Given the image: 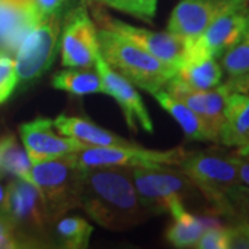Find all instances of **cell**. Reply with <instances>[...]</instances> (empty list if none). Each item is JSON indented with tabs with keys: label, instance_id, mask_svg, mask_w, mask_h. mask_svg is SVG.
I'll use <instances>...</instances> for the list:
<instances>
[{
	"label": "cell",
	"instance_id": "obj_11",
	"mask_svg": "<svg viewBox=\"0 0 249 249\" xmlns=\"http://www.w3.org/2000/svg\"><path fill=\"white\" fill-rule=\"evenodd\" d=\"M249 13V0H237L224 10L196 39H188L186 53L220 58L242 34Z\"/></svg>",
	"mask_w": 249,
	"mask_h": 249
},
{
	"label": "cell",
	"instance_id": "obj_28",
	"mask_svg": "<svg viewBox=\"0 0 249 249\" xmlns=\"http://www.w3.org/2000/svg\"><path fill=\"white\" fill-rule=\"evenodd\" d=\"M229 230V249H249V226L235 222Z\"/></svg>",
	"mask_w": 249,
	"mask_h": 249
},
{
	"label": "cell",
	"instance_id": "obj_31",
	"mask_svg": "<svg viewBox=\"0 0 249 249\" xmlns=\"http://www.w3.org/2000/svg\"><path fill=\"white\" fill-rule=\"evenodd\" d=\"M227 85L231 90V93H247L249 94V72L237 75V76H230L227 80Z\"/></svg>",
	"mask_w": 249,
	"mask_h": 249
},
{
	"label": "cell",
	"instance_id": "obj_33",
	"mask_svg": "<svg viewBox=\"0 0 249 249\" xmlns=\"http://www.w3.org/2000/svg\"><path fill=\"white\" fill-rule=\"evenodd\" d=\"M88 1H103V0H88Z\"/></svg>",
	"mask_w": 249,
	"mask_h": 249
},
{
	"label": "cell",
	"instance_id": "obj_21",
	"mask_svg": "<svg viewBox=\"0 0 249 249\" xmlns=\"http://www.w3.org/2000/svg\"><path fill=\"white\" fill-rule=\"evenodd\" d=\"M91 232L93 226L83 217L62 216L54 223L53 240L62 248H88Z\"/></svg>",
	"mask_w": 249,
	"mask_h": 249
},
{
	"label": "cell",
	"instance_id": "obj_23",
	"mask_svg": "<svg viewBox=\"0 0 249 249\" xmlns=\"http://www.w3.org/2000/svg\"><path fill=\"white\" fill-rule=\"evenodd\" d=\"M220 65L230 76L249 72V13L245 28L237 42L220 57Z\"/></svg>",
	"mask_w": 249,
	"mask_h": 249
},
{
	"label": "cell",
	"instance_id": "obj_13",
	"mask_svg": "<svg viewBox=\"0 0 249 249\" xmlns=\"http://www.w3.org/2000/svg\"><path fill=\"white\" fill-rule=\"evenodd\" d=\"M54 129L53 119L42 116L19 126V136L31 163L75 154L89 147L72 137L55 133Z\"/></svg>",
	"mask_w": 249,
	"mask_h": 249
},
{
	"label": "cell",
	"instance_id": "obj_16",
	"mask_svg": "<svg viewBox=\"0 0 249 249\" xmlns=\"http://www.w3.org/2000/svg\"><path fill=\"white\" fill-rule=\"evenodd\" d=\"M219 142L227 147H249V94L231 93L224 108Z\"/></svg>",
	"mask_w": 249,
	"mask_h": 249
},
{
	"label": "cell",
	"instance_id": "obj_7",
	"mask_svg": "<svg viewBox=\"0 0 249 249\" xmlns=\"http://www.w3.org/2000/svg\"><path fill=\"white\" fill-rule=\"evenodd\" d=\"M60 13L39 21L28 31L17 47L16 71L19 83L39 79L52 68L60 50Z\"/></svg>",
	"mask_w": 249,
	"mask_h": 249
},
{
	"label": "cell",
	"instance_id": "obj_30",
	"mask_svg": "<svg viewBox=\"0 0 249 249\" xmlns=\"http://www.w3.org/2000/svg\"><path fill=\"white\" fill-rule=\"evenodd\" d=\"M21 244L10 230L7 223L0 219V248H18Z\"/></svg>",
	"mask_w": 249,
	"mask_h": 249
},
{
	"label": "cell",
	"instance_id": "obj_10",
	"mask_svg": "<svg viewBox=\"0 0 249 249\" xmlns=\"http://www.w3.org/2000/svg\"><path fill=\"white\" fill-rule=\"evenodd\" d=\"M94 17L98 27L106 28L118 35L124 36L127 40L140 46L145 52L152 54L155 58H158L165 65L178 72V67L186 55L187 45H188L187 37L172 34L169 31L157 32L148 28L130 25L118 18L108 16L107 13L101 10H96Z\"/></svg>",
	"mask_w": 249,
	"mask_h": 249
},
{
	"label": "cell",
	"instance_id": "obj_15",
	"mask_svg": "<svg viewBox=\"0 0 249 249\" xmlns=\"http://www.w3.org/2000/svg\"><path fill=\"white\" fill-rule=\"evenodd\" d=\"M222 79L223 68L217 58L186 53L170 82L186 89L205 91L219 86Z\"/></svg>",
	"mask_w": 249,
	"mask_h": 249
},
{
	"label": "cell",
	"instance_id": "obj_32",
	"mask_svg": "<svg viewBox=\"0 0 249 249\" xmlns=\"http://www.w3.org/2000/svg\"><path fill=\"white\" fill-rule=\"evenodd\" d=\"M4 204H6V187L0 183V219L4 220Z\"/></svg>",
	"mask_w": 249,
	"mask_h": 249
},
{
	"label": "cell",
	"instance_id": "obj_17",
	"mask_svg": "<svg viewBox=\"0 0 249 249\" xmlns=\"http://www.w3.org/2000/svg\"><path fill=\"white\" fill-rule=\"evenodd\" d=\"M53 124L57 132L72 137L89 147H111V145L133 144L124 137L79 116H68L61 114L53 119Z\"/></svg>",
	"mask_w": 249,
	"mask_h": 249
},
{
	"label": "cell",
	"instance_id": "obj_12",
	"mask_svg": "<svg viewBox=\"0 0 249 249\" xmlns=\"http://www.w3.org/2000/svg\"><path fill=\"white\" fill-rule=\"evenodd\" d=\"M94 68L103 80L104 93L115 98L118 106L124 112V121L129 126V129L133 133H137L139 127H142L145 132L152 133L154 124H152L151 116L148 114L142 96L133 83H130L129 80L124 79V76H121L118 72L114 71L107 62L103 60L101 54H98V57L96 58Z\"/></svg>",
	"mask_w": 249,
	"mask_h": 249
},
{
	"label": "cell",
	"instance_id": "obj_25",
	"mask_svg": "<svg viewBox=\"0 0 249 249\" xmlns=\"http://www.w3.org/2000/svg\"><path fill=\"white\" fill-rule=\"evenodd\" d=\"M18 83L16 60L7 50L0 49V104L7 101Z\"/></svg>",
	"mask_w": 249,
	"mask_h": 249
},
{
	"label": "cell",
	"instance_id": "obj_19",
	"mask_svg": "<svg viewBox=\"0 0 249 249\" xmlns=\"http://www.w3.org/2000/svg\"><path fill=\"white\" fill-rule=\"evenodd\" d=\"M169 213L173 223L166 230V240L176 248H196V242L201 238L208 226L219 223L213 217H198L187 211L184 204L172 206Z\"/></svg>",
	"mask_w": 249,
	"mask_h": 249
},
{
	"label": "cell",
	"instance_id": "obj_26",
	"mask_svg": "<svg viewBox=\"0 0 249 249\" xmlns=\"http://www.w3.org/2000/svg\"><path fill=\"white\" fill-rule=\"evenodd\" d=\"M226 217H230L238 223L249 226V188L241 184L235 188L229 198V208Z\"/></svg>",
	"mask_w": 249,
	"mask_h": 249
},
{
	"label": "cell",
	"instance_id": "obj_18",
	"mask_svg": "<svg viewBox=\"0 0 249 249\" xmlns=\"http://www.w3.org/2000/svg\"><path fill=\"white\" fill-rule=\"evenodd\" d=\"M152 97L178 122L188 140L219 142L217 137L209 129V126L205 124L204 119L196 114L191 108L187 107L184 103H181L180 100L169 94L166 90L160 89L152 93Z\"/></svg>",
	"mask_w": 249,
	"mask_h": 249
},
{
	"label": "cell",
	"instance_id": "obj_20",
	"mask_svg": "<svg viewBox=\"0 0 249 249\" xmlns=\"http://www.w3.org/2000/svg\"><path fill=\"white\" fill-rule=\"evenodd\" d=\"M54 89L73 96L104 93V85L98 72L91 68H67L57 72L52 79Z\"/></svg>",
	"mask_w": 249,
	"mask_h": 249
},
{
	"label": "cell",
	"instance_id": "obj_5",
	"mask_svg": "<svg viewBox=\"0 0 249 249\" xmlns=\"http://www.w3.org/2000/svg\"><path fill=\"white\" fill-rule=\"evenodd\" d=\"M178 168L202 193L214 213L223 216L227 213L229 198L242 184L231 152H188Z\"/></svg>",
	"mask_w": 249,
	"mask_h": 249
},
{
	"label": "cell",
	"instance_id": "obj_3",
	"mask_svg": "<svg viewBox=\"0 0 249 249\" xmlns=\"http://www.w3.org/2000/svg\"><path fill=\"white\" fill-rule=\"evenodd\" d=\"M85 170L75 154L32 163L25 178L39 190L54 223L68 211L80 208Z\"/></svg>",
	"mask_w": 249,
	"mask_h": 249
},
{
	"label": "cell",
	"instance_id": "obj_29",
	"mask_svg": "<svg viewBox=\"0 0 249 249\" xmlns=\"http://www.w3.org/2000/svg\"><path fill=\"white\" fill-rule=\"evenodd\" d=\"M29 1L35 11L37 21H42L53 14L60 13L65 3V0H29Z\"/></svg>",
	"mask_w": 249,
	"mask_h": 249
},
{
	"label": "cell",
	"instance_id": "obj_2",
	"mask_svg": "<svg viewBox=\"0 0 249 249\" xmlns=\"http://www.w3.org/2000/svg\"><path fill=\"white\" fill-rule=\"evenodd\" d=\"M97 28L98 46L103 60L136 88L152 94L165 89L168 82L175 76L176 71L173 68L165 65L140 46L109 29Z\"/></svg>",
	"mask_w": 249,
	"mask_h": 249
},
{
	"label": "cell",
	"instance_id": "obj_6",
	"mask_svg": "<svg viewBox=\"0 0 249 249\" xmlns=\"http://www.w3.org/2000/svg\"><path fill=\"white\" fill-rule=\"evenodd\" d=\"M132 178L142 205L152 214L165 213L184 204L196 186L178 166H134Z\"/></svg>",
	"mask_w": 249,
	"mask_h": 249
},
{
	"label": "cell",
	"instance_id": "obj_4",
	"mask_svg": "<svg viewBox=\"0 0 249 249\" xmlns=\"http://www.w3.org/2000/svg\"><path fill=\"white\" fill-rule=\"evenodd\" d=\"M4 222L21 247L53 241L54 222L39 190L27 178H16L6 187Z\"/></svg>",
	"mask_w": 249,
	"mask_h": 249
},
{
	"label": "cell",
	"instance_id": "obj_14",
	"mask_svg": "<svg viewBox=\"0 0 249 249\" xmlns=\"http://www.w3.org/2000/svg\"><path fill=\"white\" fill-rule=\"evenodd\" d=\"M237 0H180L170 14L166 29L196 39Z\"/></svg>",
	"mask_w": 249,
	"mask_h": 249
},
{
	"label": "cell",
	"instance_id": "obj_27",
	"mask_svg": "<svg viewBox=\"0 0 249 249\" xmlns=\"http://www.w3.org/2000/svg\"><path fill=\"white\" fill-rule=\"evenodd\" d=\"M196 248L199 249H229V230L227 227L214 223L206 227L204 234L196 242Z\"/></svg>",
	"mask_w": 249,
	"mask_h": 249
},
{
	"label": "cell",
	"instance_id": "obj_22",
	"mask_svg": "<svg viewBox=\"0 0 249 249\" xmlns=\"http://www.w3.org/2000/svg\"><path fill=\"white\" fill-rule=\"evenodd\" d=\"M31 166L25 148L18 144L14 136H6L0 140V173L25 178Z\"/></svg>",
	"mask_w": 249,
	"mask_h": 249
},
{
	"label": "cell",
	"instance_id": "obj_1",
	"mask_svg": "<svg viewBox=\"0 0 249 249\" xmlns=\"http://www.w3.org/2000/svg\"><path fill=\"white\" fill-rule=\"evenodd\" d=\"M80 208L93 222L112 231L133 229L152 216L139 199L129 166L85 170Z\"/></svg>",
	"mask_w": 249,
	"mask_h": 249
},
{
	"label": "cell",
	"instance_id": "obj_9",
	"mask_svg": "<svg viewBox=\"0 0 249 249\" xmlns=\"http://www.w3.org/2000/svg\"><path fill=\"white\" fill-rule=\"evenodd\" d=\"M97 24L85 3L73 7L61 21L60 53L65 68H94L100 54Z\"/></svg>",
	"mask_w": 249,
	"mask_h": 249
},
{
	"label": "cell",
	"instance_id": "obj_8",
	"mask_svg": "<svg viewBox=\"0 0 249 249\" xmlns=\"http://www.w3.org/2000/svg\"><path fill=\"white\" fill-rule=\"evenodd\" d=\"M188 151L183 147L170 150H150L136 144L111 147H85L75 152V158L83 169L104 166H180Z\"/></svg>",
	"mask_w": 249,
	"mask_h": 249
},
{
	"label": "cell",
	"instance_id": "obj_24",
	"mask_svg": "<svg viewBox=\"0 0 249 249\" xmlns=\"http://www.w3.org/2000/svg\"><path fill=\"white\" fill-rule=\"evenodd\" d=\"M101 3L148 24L154 21L158 7V0H103Z\"/></svg>",
	"mask_w": 249,
	"mask_h": 249
}]
</instances>
